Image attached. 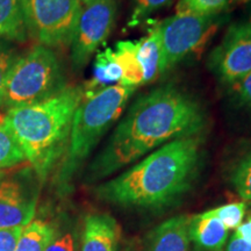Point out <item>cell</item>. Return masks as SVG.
Masks as SVG:
<instances>
[{"mask_svg": "<svg viewBox=\"0 0 251 251\" xmlns=\"http://www.w3.org/2000/svg\"><path fill=\"white\" fill-rule=\"evenodd\" d=\"M207 127L206 108L194 94L174 83L157 86L135 99L117 122L91 163L89 179L108 177L171 141L203 135Z\"/></svg>", "mask_w": 251, "mask_h": 251, "instance_id": "6da1fadb", "label": "cell"}, {"mask_svg": "<svg viewBox=\"0 0 251 251\" xmlns=\"http://www.w3.org/2000/svg\"><path fill=\"white\" fill-rule=\"evenodd\" d=\"M205 135L181 137L141 158L94 188L96 196L124 208L162 209L179 201L196 183L202 165Z\"/></svg>", "mask_w": 251, "mask_h": 251, "instance_id": "7a4b0ae2", "label": "cell"}, {"mask_svg": "<svg viewBox=\"0 0 251 251\" xmlns=\"http://www.w3.org/2000/svg\"><path fill=\"white\" fill-rule=\"evenodd\" d=\"M84 99L83 86H67L43 101L6 112L2 119L40 179H46L67 150L72 120Z\"/></svg>", "mask_w": 251, "mask_h": 251, "instance_id": "3957f363", "label": "cell"}, {"mask_svg": "<svg viewBox=\"0 0 251 251\" xmlns=\"http://www.w3.org/2000/svg\"><path fill=\"white\" fill-rule=\"evenodd\" d=\"M136 87L113 85L84 98L72 120L67 150L59 170V184L65 186L93 149L120 120Z\"/></svg>", "mask_w": 251, "mask_h": 251, "instance_id": "277c9868", "label": "cell"}, {"mask_svg": "<svg viewBox=\"0 0 251 251\" xmlns=\"http://www.w3.org/2000/svg\"><path fill=\"white\" fill-rule=\"evenodd\" d=\"M64 71L52 49L37 45L14 59L6 76L0 108L6 112L43 101L67 87Z\"/></svg>", "mask_w": 251, "mask_h": 251, "instance_id": "5b68a950", "label": "cell"}, {"mask_svg": "<svg viewBox=\"0 0 251 251\" xmlns=\"http://www.w3.org/2000/svg\"><path fill=\"white\" fill-rule=\"evenodd\" d=\"M81 6L79 0H21L27 34L47 48H68Z\"/></svg>", "mask_w": 251, "mask_h": 251, "instance_id": "8992f818", "label": "cell"}, {"mask_svg": "<svg viewBox=\"0 0 251 251\" xmlns=\"http://www.w3.org/2000/svg\"><path fill=\"white\" fill-rule=\"evenodd\" d=\"M155 24L164 54V72H168L201 48L222 24V19L221 15L176 13Z\"/></svg>", "mask_w": 251, "mask_h": 251, "instance_id": "52a82bcc", "label": "cell"}, {"mask_svg": "<svg viewBox=\"0 0 251 251\" xmlns=\"http://www.w3.org/2000/svg\"><path fill=\"white\" fill-rule=\"evenodd\" d=\"M117 0H94L81 6L79 19L72 37L71 64L79 71L98 52L115 26Z\"/></svg>", "mask_w": 251, "mask_h": 251, "instance_id": "ba28073f", "label": "cell"}, {"mask_svg": "<svg viewBox=\"0 0 251 251\" xmlns=\"http://www.w3.org/2000/svg\"><path fill=\"white\" fill-rule=\"evenodd\" d=\"M216 80L229 87L251 72V24L230 25L207 58Z\"/></svg>", "mask_w": 251, "mask_h": 251, "instance_id": "9c48e42d", "label": "cell"}, {"mask_svg": "<svg viewBox=\"0 0 251 251\" xmlns=\"http://www.w3.org/2000/svg\"><path fill=\"white\" fill-rule=\"evenodd\" d=\"M31 170L0 178V228L25 227L33 221L39 194Z\"/></svg>", "mask_w": 251, "mask_h": 251, "instance_id": "30bf717a", "label": "cell"}, {"mask_svg": "<svg viewBox=\"0 0 251 251\" xmlns=\"http://www.w3.org/2000/svg\"><path fill=\"white\" fill-rule=\"evenodd\" d=\"M190 216L177 215L162 222L148 234L146 251H190Z\"/></svg>", "mask_w": 251, "mask_h": 251, "instance_id": "8fae6325", "label": "cell"}, {"mask_svg": "<svg viewBox=\"0 0 251 251\" xmlns=\"http://www.w3.org/2000/svg\"><path fill=\"white\" fill-rule=\"evenodd\" d=\"M188 233L193 250L198 251H224L229 236L227 227L212 209L190 216Z\"/></svg>", "mask_w": 251, "mask_h": 251, "instance_id": "7c38bea8", "label": "cell"}, {"mask_svg": "<svg viewBox=\"0 0 251 251\" xmlns=\"http://www.w3.org/2000/svg\"><path fill=\"white\" fill-rule=\"evenodd\" d=\"M120 229L108 214L94 213L85 218L81 234L80 251H115Z\"/></svg>", "mask_w": 251, "mask_h": 251, "instance_id": "4fadbf2b", "label": "cell"}, {"mask_svg": "<svg viewBox=\"0 0 251 251\" xmlns=\"http://www.w3.org/2000/svg\"><path fill=\"white\" fill-rule=\"evenodd\" d=\"M124 71L118 61L114 50L106 48L98 51L93 65L92 78L83 86L84 98H89L106 87L120 85Z\"/></svg>", "mask_w": 251, "mask_h": 251, "instance_id": "5bb4252c", "label": "cell"}, {"mask_svg": "<svg viewBox=\"0 0 251 251\" xmlns=\"http://www.w3.org/2000/svg\"><path fill=\"white\" fill-rule=\"evenodd\" d=\"M137 57L144 75V85L156 80L164 72V54L156 24H152L146 36L136 41Z\"/></svg>", "mask_w": 251, "mask_h": 251, "instance_id": "9a60e30c", "label": "cell"}, {"mask_svg": "<svg viewBox=\"0 0 251 251\" xmlns=\"http://www.w3.org/2000/svg\"><path fill=\"white\" fill-rule=\"evenodd\" d=\"M113 50L124 71L120 85L136 89L144 85L143 70L137 57L136 41H119Z\"/></svg>", "mask_w": 251, "mask_h": 251, "instance_id": "2e32d148", "label": "cell"}, {"mask_svg": "<svg viewBox=\"0 0 251 251\" xmlns=\"http://www.w3.org/2000/svg\"><path fill=\"white\" fill-rule=\"evenodd\" d=\"M26 37L21 0H0V39L25 41Z\"/></svg>", "mask_w": 251, "mask_h": 251, "instance_id": "e0dca14e", "label": "cell"}, {"mask_svg": "<svg viewBox=\"0 0 251 251\" xmlns=\"http://www.w3.org/2000/svg\"><path fill=\"white\" fill-rule=\"evenodd\" d=\"M55 237V230L47 222L35 220L25 226L15 251H46Z\"/></svg>", "mask_w": 251, "mask_h": 251, "instance_id": "ac0fdd59", "label": "cell"}, {"mask_svg": "<svg viewBox=\"0 0 251 251\" xmlns=\"http://www.w3.org/2000/svg\"><path fill=\"white\" fill-rule=\"evenodd\" d=\"M229 179L243 201H251V148L235 161Z\"/></svg>", "mask_w": 251, "mask_h": 251, "instance_id": "d6986e66", "label": "cell"}, {"mask_svg": "<svg viewBox=\"0 0 251 251\" xmlns=\"http://www.w3.org/2000/svg\"><path fill=\"white\" fill-rule=\"evenodd\" d=\"M247 0H179L177 13H191L197 15H221L231 5Z\"/></svg>", "mask_w": 251, "mask_h": 251, "instance_id": "ffe728a7", "label": "cell"}, {"mask_svg": "<svg viewBox=\"0 0 251 251\" xmlns=\"http://www.w3.org/2000/svg\"><path fill=\"white\" fill-rule=\"evenodd\" d=\"M26 161L23 150L4 122H0V171Z\"/></svg>", "mask_w": 251, "mask_h": 251, "instance_id": "44dd1931", "label": "cell"}, {"mask_svg": "<svg viewBox=\"0 0 251 251\" xmlns=\"http://www.w3.org/2000/svg\"><path fill=\"white\" fill-rule=\"evenodd\" d=\"M174 0H133L127 27L135 28L147 20L150 15L171 5Z\"/></svg>", "mask_w": 251, "mask_h": 251, "instance_id": "7402d4cb", "label": "cell"}, {"mask_svg": "<svg viewBox=\"0 0 251 251\" xmlns=\"http://www.w3.org/2000/svg\"><path fill=\"white\" fill-rule=\"evenodd\" d=\"M248 205L246 201H238L216 207L212 209V212L227 227L228 230H235L244 221Z\"/></svg>", "mask_w": 251, "mask_h": 251, "instance_id": "603a6c76", "label": "cell"}, {"mask_svg": "<svg viewBox=\"0 0 251 251\" xmlns=\"http://www.w3.org/2000/svg\"><path fill=\"white\" fill-rule=\"evenodd\" d=\"M227 89L231 100L238 107L251 113V72Z\"/></svg>", "mask_w": 251, "mask_h": 251, "instance_id": "cb8c5ba5", "label": "cell"}, {"mask_svg": "<svg viewBox=\"0 0 251 251\" xmlns=\"http://www.w3.org/2000/svg\"><path fill=\"white\" fill-rule=\"evenodd\" d=\"M15 58H17V56L14 55L13 50L9 48L7 45L0 43V97H1L6 76H7L9 69H11Z\"/></svg>", "mask_w": 251, "mask_h": 251, "instance_id": "d4e9b609", "label": "cell"}, {"mask_svg": "<svg viewBox=\"0 0 251 251\" xmlns=\"http://www.w3.org/2000/svg\"><path fill=\"white\" fill-rule=\"evenodd\" d=\"M24 227L0 228V251H15Z\"/></svg>", "mask_w": 251, "mask_h": 251, "instance_id": "484cf974", "label": "cell"}, {"mask_svg": "<svg viewBox=\"0 0 251 251\" xmlns=\"http://www.w3.org/2000/svg\"><path fill=\"white\" fill-rule=\"evenodd\" d=\"M46 251H78L76 238L71 233L54 237Z\"/></svg>", "mask_w": 251, "mask_h": 251, "instance_id": "4316f807", "label": "cell"}, {"mask_svg": "<svg viewBox=\"0 0 251 251\" xmlns=\"http://www.w3.org/2000/svg\"><path fill=\"white\" fill-rule=\"evenodd\" d=\"M226 251H251V244L247 241L238 237L236 234H233L228 240L225 248Z\"/></svg>", "mask_w": 251, "mask_h": 251, "instance_id": "83f0119b", "label": "cell"}, {"mask_svg": "<svg viewBox=\"0 0 251 251\" xmlns=\"http://www.w3.org/2000/svg\"><path fill=\"white\" fill-rule=\"evenodd\" d=\"M234 233L241 237L242 240L247 241L248 243L251 244V215L249 214L246 221H243L238 227L235 229Z\"/></svg>", "mask_w": 251, "mask_h": 251, "instance_id": "f1b7e54d", "label": "cell"}, {"mask_svg": "<svg viewBox=\"0 0 251 251\" xmlns=\"http://www.w3.org/2000/svg\"><path fill=\"white\" fill-rule=\"evenodd\" d=\"M79 1L81 2V5H85V4H89L91 1H94V0H79Z\"/></svg>", "mask_w": 251, "mask_h": 251, "instance_id": "f546056e", "label": "cell"}, {"mask_svg": "<svg viewBox=\"0 0 251 251\" xmlns=\"http://www.w3.org/2000/svg\"><path fill=\"white\" fill-rule=\"evenodd\" d=\"M2 119H4V115H2L1 113H0V122H2Z\"/></svg>", "mask_w": 251, "mask_h": 251, "instance_id": "4dcf8cb0", "label": "cell"}, {"mask_svg": "<svg viewBox=\"0 0 251 251\" xmlns=\"http://www.w3.org/2000/svg\"><path fill=\"white\" fill-rule=\"evenodd\" d=\"M2 176H4V174H2V172H1V171H0V178H1V177H2Z\"/></svg>", "mask_w": 251, "mask_h": 251, "instance_id": "1f68e13d", "label": "cell"}, {"mask_svg": "<svg viewBox=\"0 0 251 251\" xmlns=\"http://www.w3.org/2000/svg\"><path fill=\"white\" fill-rule=\"evenodd\" d=\"M249 23L251 24V12H250V20H249Z\"/></svg>", "mask_w": 251, "mask_h": 251, "instance_id": "d6a6232c", "label": "cell"}, {"mask_svg": "<svg viewBox=\"0 0 251 251\" xmlns=\"http://www.w3.org/2000/svg\"><path fill=\"white\" fill-rule=\"evenodd\" d=\"M115 251H119V248H117V250H115Z\"/></svg>", "mask_w": 251, "mask_h": 251, "instance_id": "836d02e7", "label": "cell"}, {"mask_svg": "<svg viewBox=\"0 0 251 251\" xmlns=\"http://www.w3.org/2000/svg\"><path fill=\"white\" fill-rule=\"evenodd\" d=\"M193 251H198V250H193Z\"/></svg>", "mask_w": 251, "mask_h": 251, "instance_id": "e575fe53", "label": "cell"}, {"mask_svg": "<svg viewBox=\"0 0 251 251\" xmlns=\"http://www.w3.org/2000/svg\"><path fill=\"white\" fill-rule=\"evenodd\" d=\"M250 215H251V213H250Z\"/></svg>", "mask_w": 251, "mask_h": 251, "instance_id": "d590c367", "label": "cell"}]
</instances>
